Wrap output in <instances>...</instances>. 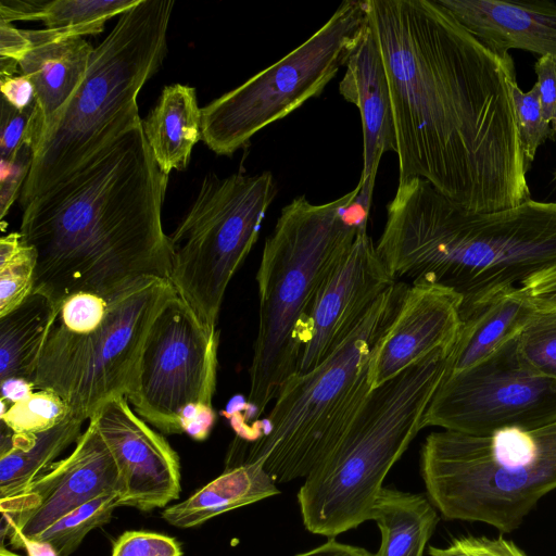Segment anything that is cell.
I'll return each instance as SVG.
<instances>
[{"instance_id": "6da1fadb", "label": "cell", "mask_w": 556, "mask_h": 556, "mask_svg": "<svg viewBox=\"0 0 556 556\" xmlns=\"http://www.w3.org/2000/svg\"><path fill=\"white\" fill-rule=\"evenodd\" d=\"M393 108L399 182L421 178L475 212L529 200L515 125L514 62L435 0H367Z\"/></svg>"}, {"instance_id": "7a4b0ae2", "label": "cell", "mask_w": 556, "mask_h": 556, "mask_svg": "<svg viewBox=\"0 0 556 556\" xmlns=\"http://www.w3.org/2000/svg\"><path fill=\"white\" fill-rule=\"evenodd\" d=\"M167 181L140 121L31 200L20 233L37 256L33 292L58 307L77 293L111 296L144 278L169 280Z\"/></svg>"}, {"instance_id": "3957f363", "label": "cell", "mask_w": 556, "mask_h": 556, "mask_svg": "<svg viewBox=\"0 0 556 556\" xmlns=\"http://www.w3.org/2000/svg\"><path fill=\"white\" fill-rule=\"evenodd\" d=\"M376 248L396 280L458 294L463 323L517 283L556 269V203L475 212L410 178L399 182Z\"/></svg>"}, {"instance_id": "277c9868", "label": "cell", "mask_w": 556, "mask_h": 556, "mask_svg": "<svg viewBox=\"0 0 556 556\" xmlns=\"http://www.w3.org/2000/svg\"><path fill=\"white\" fill-rule=\"evenodd\" d=\"M359 188L358 182L325 204L294 198L265 241L256 273L258 326L249 369L248 405L255 417L296 374L315 295L338 258L367 231V223L348 208Z\"/></svg>"}, {"instance_id": "5b68a950", "label": "cell", "mask_w": 556, "mask_h": 556, "mask_svg": "<svg viewBox=\"0 0 556 556\" xmlns=\"http://www.w3.org/2000/svg\"><path fill=\"white\" fill-rule=\"evenodd\" d=\"M452 352L435 351L369 391L298 492L306 530L334 538L371 520L384 478L424 428V416L450 371Z\"/></svg>"}, {"instance_id": "8992f818", "label": "cell", "mask_w": 556, "mask_h": 556, "mask_svg": "<svg viewBox=\"0 0 556 556\" xmlns=\"http://www.w3.org/2000/svg\"><path fill=\"white\" fill-rule=\"evenodd\" d=\"M174 4L140 0L93 49L80 85L34 148L23 207L142 121L137 98L166 55Z\"/></svg>"}, {"instance_id": "52a82bcc", "label": "cell", "mask_w": 556, "mask_h": 556, "mask_svg": "<svg viewBox=\"0 0 556 556\" xmlns=\"http://www.w3.org/2000/svg\"><path fill=\"white\" fill-rule=\"evenodd\" d=\"M408 285L396 281L350 337L320 365L294 374L239 462L262 459L276 483L305 478L332 450L367 397L372 350L395 316ZM229 467V466H227Z\"/></svg>"}, {"instance_id": "ba28073f", "label": "cell", "mask_w": 556, "mask_h": 556, "mask_svg": "<svg viewBox=\"0 0 556 556\" xmlns=\"http://www.w3.org/2000/svg\"><path fill=\"white\" fill-rule=\"evenodd\" d=\"M176 293L169 280L144 278L111 296L66 298L40 355L36 390L53 391L83 420L109 400L127 396L150 326Z\"/></svg>"}, {"instance_id": "9c48e42d", "label": "cell", "mask_w": 556, "mask_h": 556, "mask_svg": "<svg viewBox=\"0 0 556 556\" xmlns=\"http://www.w3.org/2000/svg\"><path fill=\"white\" fill-rule=\"evenodd\" d=\"M420 472L444 518L509 533L556 489V421L489 437L432 432L421 447Z\"/></svg>"}, {"instance_id": "30bf717a", "label": "cell", "mask_w": 556, "mask_h": 556, "mask_svg": "<svg viewBox=\"0 0 556 556\" xmlns=\"http://www.w3.org/2000/svg\"><path fill=\"white\" fill-rule=\"evenodd\" d=\"M277 187L269 172L207 174L191 207L168 236L169 281L210 327L217 320L226 289L255 244Z\"/></svg>"}, {"instance_id": "8fae6325", "label": "cell", "mask_w": 556, "mask_h": 556, "mask_svg": "<svg viewBox=\"0 0 556 556\" xmlns=\"http://www.w3.org/2000/svg\"><path fill=\"white\" fill-rule=\"evenodd\" d=\"M368 26L367 1L346 0L285 58L201 108L202 140L231 155L266 126L318 97L355 50Z\"/></svg>"}, {"instance_id": "7c38bea8", "label": "cell", "mask_w": 556, "mask_h": 556, "mask_svg": "<svg viewBox=\"0 0 556 556\" xmlns=\"http://www.w3.org/2000/svg\"><path fill=\"white\" fill-rule=\"evenodd\" d=\"M219 331L207 326L176 293L146 336L127 400L135 413L164 434H180L192 405L212 406Z\"/></svg>"}, {"instance_id": "4fadbf2b", "label": "cell", "mask_w": 556, "mask_h": 556, "mask_svg": "<svg viewBox=\"0 0 556 556\" xmlns=\"http://www.w3.org/2000/svg\"><path fill=\"white\" fill-rule=\"evenodd\" d=\"M556 421V380L521 361L517 336L466 369L450 372L424 416L425 427L489 437L533 430Z\"/></svg>"}, {"instance_id": "5bb4252c", "label": "cell", "mask_w": 556, "mask_h": 556, "mask_svg": "<svg viewBox=\"0 0 556 556\" xmlns=\"http://www.w3.org/2000/svg\"><path fill=\"white\" fill-rule=\"evenodd\" d=\"M114 458L94 422L75 443L68 456L53 463L22 493L0 503L2 534L18 548L64 515L105 493L118 492Z\"/></svg>"}, {"instance_id": "9a60e30c", "label": "cell", "mask_w": 556, "mask_h": 556, "mask_svg": "<svg viewBox=\"0 0 556 556\" xmlns=\"http://www.w3.org/2000/svg\"><path fill=\"white\" fill-rule=\"evenodd\" d=\"M396 281L367 231L359 232L315 295L296 374H306L327 359Z\"/></svg>"}, {"instance_id": "2e32d148", "label": "cell", "mask_w": 556, "mask_h": 556, "mask_svg": "<svg viewBox=\"0 0 556 556\" xmlns=\"http://www.w3.org/2000/svg\"><path fill=\"white\" fill-rule=\"evenodd\" d=\"M89 420L94 422L114 458L123 506L148 511L178 498L177 453L130 408L126 396L109 400Z\"/></svg>"}, {"instance_id": "e0dca14e", "label": "cell", "mask_w": 556, "mask_h": 556, "mask_svg": "<svg viewBox=\"0 0 556 556\" xmlns=\"http://www.w3.org/2000/svg\"><path fill=\"white\" fill-rule=\"evenodd\" d=\"M462 299L428 282L407 287L395 316L376 343L368 367L370 390L439 350H452L462 326Z\"/></svg>"}, {"instance_id": "ac0fdd59", "label": "cell", "mask_w": 556, "mask_h": 556, "mask_svg": "<svg viewBox=\"0 0 556 556\" xmlns=\"http://www.w3.org/2000/svg\"><path fill=\"white\" fill-rule=\"evenodd\" d=\"M503 60L510 49L556 60V4L549 1L435 0Z\"/></svg>"}, {"instance_id": "d6986e66", "label": "cell", "mask_w": 556, "mask_h": 556, "mask_svg": "<svg viewBox=\"0 0 556 556\" xmlns=\"http://www.w3.org/2000/svg\"><path fill=\"white\" fill-rule=\"evenodd\" d=\"M345 66L339 92L361 115L363 169L359 179H376L382 155L389 151L396 153L397 143L387 72L369 23Z\"/></svg>"}, {"instance_id": "ffe728a7", "label": "cell", "mask_w": 556, "mask_h": 556, "mask_svg": "<svg viewBox=\"0 0 556 556\" xmlns=\"http://www.w3.org/2000/svg\"><path fill=\"white\" fill-rule=\"evenodd\" d=\"M27 35L31 47L20 71L36 90L40 141L84 79L94 48L83 37H65L55 29H27Z\"/></svg>"}, {"instance_id": "44dd1931", "label": "cell", "mask_w": 556, "mask_h": 556, "mask_svg": "<svg viewBox=\"0 0 556 556\" xmlns=\"http://www.w3.org/2000/svg\"><path fill=\"white\" fill-rule=\"evenodd\" d=\"M279 493L262 459L242 463L227 467L185 501L166 507L162 517L174 527L188 529Z\"/></svg>"}, {"instance_id": "7402d4cb", "label": "cell", "mask_w": 556, "mask_h": 556, "mask_svg": "<svg viewBox=\"0 0 556 556\" xmlns=\"http://www.w3.org/2000/svg\"><path fill=\"white\" fill-rule=\"evenodd\" d=\"M201 119L195 89L174 84L163 88L156 105L142 121L148 144L167 176L188 166L194 144L202 139Z\"/></svg>"}, {"instance_id": "603a6c76", "label": "cell", "mask_w": 556, "mask_h": 556, "mask_svg": "<svg viewBox=\"0 0 556 556\" xmlns=\"http://www.w3.org/2000/svg\"><path fill=\"white\" fill-rule=\"evenodd\" d=\"M85 420L73 415L34 433H12L1 425L0 503L22 493L81 435Z\"/></svg>"}, {"instance_id": "cb8c5ba5", "label": "cell", "mask_w": 556, "mask_h": 556, "mask_svg": "<svg viewBox=\"0 0 556 556\" xmlns=\"http://www.w3.org/2000/svg\"><path fill=\"white\" fill-rule=\"evenodd\" d=\"M535 307L519 287L496 296L462 323L450 372L476 365L519 334Z\"/></svg>"}, {"instance_id": "d4e9b609", "label": "cell", "mask_w": 556, "mask_h": 556, "mask_svg": "<svg viewBox=\"0 0 556 556\" xmlns=\"http://www.w3.org/2000/svg\"><path fill=\"white\" fill-rule=\"evenodd\" d=\"M371 520L381 533L376 556H424L439 516L428 496L383 486Z\"/></svg>"}, {"instance_id": "484cf974", "label": "cell", "mask_w": 556, "mask_h": 556, "mask_svg": "<svg viewBox=\"0 0 556 556\" xmlns=\"http://www.w3.org/2000/svg\"><path fill=\"white\" fill-rule=\"evenodd\" d=\"M56 309L49 299L33 292L0 317V381L18 378L34 382Z\"/></svg>"}, {"instance_id": "4316f807", "label": "cell", "mask_w": 556, "mask_h": 556, "mask_svg": "<svg viewBox=\"0 0 556 556\" xmlns=\"http://www.w3.org/2000/svg\"><path fill=\"white\" fill-rule=\"evenodd\" d=\"M140 0H53L46 1L37 21L46 28L68 37L93 36L103 31L106 21L122 15Z\"/></svg>"}, {"instance_id": "83f0119b", "label": "cell", "mask_w": 556, "mask_h": 556, "mask_svg": "<svg viewBox=\"0 0 556 556\" xmlns=\"http://www.w3.org/2000/svg\"><path fill=\"white\" fill-rule=\"evenodd\" d=\"M119 506L123 503L118 492L105 493L64 515L31 540L49 544L56 556H70L84 538L108 522Z\"/></svg>"}, {"instance_id": "f1b7e54d", "label": "cell", "mask_w": 556, "mask_h": 556, "mask_svg": "<svg viewBox=\"0 0 556 556\" xmlns=\"http://www.w3.org/2000/svg\"><path fill=\"white\" fill-rule=\"evenodd\" d=\"M37 256L18 232L0 240V317L21 305L34 291Z\"/></svg>"}, {"instance_id": "f546056e", "label": "cell", "mask_w": 556, "mask_h": 556, "mask_svg": "<svg viewBox=\"0 0 556 556\" xmlns=\"http://www.w3.org/2000/svg\"><path fill=\"white\" fill-rule=\"evenodd\" d=\"M71 415L64 400L50 390H36L27 399L10 405L1 402V425L12 433L48 430Z\"/></svg>"}, {"instance_id": "4dcf8cb0", "label": "cell", "mask_w": 556, "mask_h": 556, "mask_svg": "<svg viewBox=\"0 0 556 556\" xmlns=\"http://www.w3.org/2000/svg\"><path fill=\"white\" fill-rule=\"evenodd\" d=\"M517 349L527 367L556 380V309L535 308L517 336Z\"/></svg>"}, {"instance_id": "1f68e13d", "label": "cell", "mask_w": 556, "mask_h": 556, "mask_svg": "<svg viewBox=\"0 0 556 556\" xmlns=\"http://www.w3.org/2000/svg\"><path fill=\"white\" fill-rule=\"evenodd\" d=\"M509 88L519 143L529 167L538 148L554 134L549 122L544 116L535 84L525 92L518 87L516 78H513Z\"/></svg>"}, {"instance_id": "d6a6232c", "label": "cell", "mask_w": 556, "mask_h": 556, "mask_svg": "<svg viewBox=\"0 0 556 556\" xmlns=\"http://www.w3.org/2000/svg\"><path fill=\"white\" fill-rule=\"evenodd\" d=\"M41 134L38 103L25 111H16L5 101L1 102L0 155L1 160H13L25 146L33 149Z\"/></svg>"}, {"instance_id": "836d02e7", "label": "cell", "mask_w": 556, "mask_h": 556, "mask_svg": "<svg viewBox=\"0 0 556 556\" xmlns=\"http://www.w3.org/2000/svg\"><path fill=\"white\" fill-rule=\"evenodd\" d=\"M111 556H182V551L170 536L148 531H127L115 541Z\"/></svg>"}, {"instance_id": "e575fe53", "label": "cell", "mask_w": 556, "mask_h": 556, "mask_svg": "<svg viewBox=\"0 0 556 556\" xmlns=\"http://www.w3.org/2000/svg\"><path fill=\"white\" fill-rule=\"evenodd\" d=\"M429 556H527L511 541L503 538L462 536L445 547L430 546Z\"/></svg>"}, {"instance_id": "d590c367", "label": "cell", "mask_w": 556, "mask_h": 556, "mask_svg": "<svg viewBox=\"0 0 556 556\" xmlns=\"http://www.w3.org/2000/svg\"><path fill=\"white\" fill-rule=\"evenodd\" d=\"M34 149L22 148L13 160L0 162V218L3 220L12 204L22 193L33 163Z\"/></svg>"}, {"instance_id": "8d00e7d4", "label": "cell", "mask_w": 556, "mask_h": 556, "mask_svg": "<svg viewBox=\"0 0 556 556\" xmlns=\"http://www.w3.org/2000/svg\"><path fill=\"white\" fill-rule=\"evenodd\" d=\"M535 86L545 118L549 122L556 136V60L542 56L534 65Z\"/></svg>"}, {"instance_id": "74e56055", "label": "cell", "mask_w": 556, "mask_h": 556, "mask_svg": "<svg viewBox=\"0 0 556 556\" xmlns=\"http://www.w3.org/2000/svg\"><path fill=\"white\" fill-rule=\"evenodd\" d=\"M2 100L16 111H25L37 103L31 80L24 74L0 77Z\"/></svg>"}, {"instance_id": "f35d334b", "label": "cell", "mask_w": 556, "mask_h": 556, "mask_svg": "<svg viewBox=\"0 0 556 556\" xmlns=\"http://www.w3.org/2000/svg\"><path fill=\"white\" fill-rule=\"evenodd\" d=\"M519 288L535 308L556 309V269L538 275Z\"/></svg>"}, {"instance_id": "ab89813d", "label": "cell", "mask_w": 556, "mask_h": 556, "mask_svg": "<svg viewBox=\"0 0 556 556\" xmlns=\"http://www.w3.org/2000/svg\"><path fill=\"white\" fill-rule=\"evenodd\" d=\"M31 47L27 29H18L11 23L0 21V59L15 62L20 65L22 59Z\"/></svg>"}, {"instance_id": "60d3db41", "label": "cell", "mask_w": 556, "mask_h": 556, "mask_svg": "<svg viewBox=\"0 0 556 556\" xmlns=\"http://www.w3.org/2000/svg\"><path fill=\"white\" fill-rule=\"evenodd\" d=\"M216 415L212 406L192 405L181 416L182 433L197 441L205 440L215 422Z\"/></svg>"}, {"instance_id": "b9f144b4", "label": "cell", "mask_w": 556, "mask_h": 556, "mask_svg": "<svg viewBox=\"0 0 556 556\" xmlns=\"http://www.w3.org/2000/svg\"><path fill=\"white\" fill-rule=\"evenodd\" d=\"M46 1L38 0H1L0 21H37L38 13Z\"/></svg>"}, {"instance_id": "7bdbcfd3", "label": "cell", "mask_w": 556, "mask_h": 556, "mask_svg": "<svg viewBox=\"0 0 556 556\" xmlns=\"http://www.w3.org/2000/svg\"><path fill=\"white\" fill-rule=\"evenodd\" d=\"M294 556H376L367 549L358 546L341 543L334 538L309 551L295 554Z\"/></svg>"}, {"instance_id": "ee69618b", "label": "cell", "mask_w": 556, "mask_h": 556, "mask_svg": "<svg viewBox=\"0 0 556 556\" xmlns=\"http://www.w3.org/2000/svg\"><path fill=\"white\" fill-rule=\"evenodd\" d=\"M1 402L10 405L27 399L35 391V384L31 381L18 378L1 380Z\"/></svg>"}, {"instance_id": "f6af8a7d", "label": "cell", "mask_w": 556, "mask_h": 556, "mask_svg": "<svg viewBox=\"0 0 556 556\" xmlns=\"http://www.w3.org/2000/svg\"><path fill=\"white\" fill-rule=\"evenodd\" d=\"M18 548H23L27 556H56L52 547L45 543L35 540H24ZM0 556H22L5 547L2 543L0 548Z\"/></svg>"}, {"instance_id": "bcb514c9", "label": "cell", "mask_w": 556, "mask_h": 556, "mask_svg": "<svg viewBox=\"0 0 556 556\" xmlns=\"http://www.w3.org/2000/svg\"><path fill=\"white\" fill-rule=\"evenodd\" d=\"M555 178H556V173H555Z\"/></svg>"}]
</instances>
